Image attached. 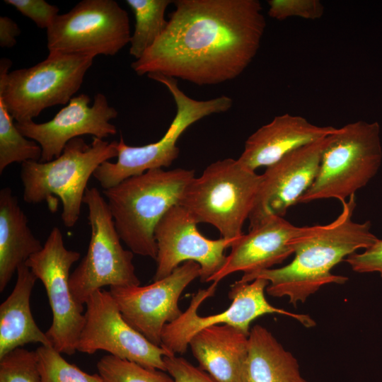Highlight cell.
Returning a JSON list of instances; mask_svg holds the SVG:
<instances>
[{
	"label": "cell",
	"mask_w": 382,
	"mask_h": 382,
	"mask_svg": "<svg viewBox=\"0 0 382 382\" xmlns=\"http://www.w3.org/2000/svg\"><path fill=\"white\" fill-rule=\"evenodd\" d=\"M166 29L131 65L138 76L160 74L199 85L241 75L266 27L257 0H176Z\"/></svg>",
	"instance_id": "1"
},
{
	"label": "cell",
	"mask_w": 382,
	"mask_h": 382,
	"mask_svg": "<svg viewBox=\"0 0 382 382\" xmlns=\"http://www.w3.org/2000/svg\"><path fill=\"white\" fill-rule=\"evenodd\" d=\"M342 211L332 222L308 226L294 243V257L286 265L249 274L240 281L249 282L256 278L269 282L267 293L273 297H288L296 306L304 303L322 286L343 284L348 278L334 274L332 269L349 255L372 245L378 238L371 231L369 221H353L355 195L341 202Z\"/></svg>",
	"instance_id": "2"
},
{
	"label": "cell",
	"mask_w": 382,
	"mask_h": 382,
	"mask_svg": "<svg viewBox=\"0 0 382 382\" xmlns=\"http://www.w3.org/2000/svg\"><path fill=\"white\" fill-rule=\"evenodd\" d=\"M194 178V170L155 168L103 190L115 228L129 250L156 260L155 228L164 214L178 204Z\"/></svg>",
	"instance_id": "3"
},
{
	"label": "cell",
	"mask_w": 382,
	"mask_h": 382,
	"mask_svg": "<svg viewBox=\"0 0 382 382\" xmlns=\"http://www.w3.org/2000/svg\"><path fill=\"white\" fill-rule=\"evenodd\" d=\"M117 143L93 137L90 144L81 137L70 140L57 158L48 161L21 163L20 176L23 200L46 202L54 212L56 196L62 203V220L66 227L79 220L81 204L91 175L103 163L117 156Z\"/></svg>",
	"instance_id": "4"
},
{
	"label": "cell",
	"mask_w": 382,
	"mask_h": 382,
	"mask_svg": "<svg viewBox=\"0 0 382 382\" xmlns=\"http://www.w3.org/2000/svg\"><path fill=\"white\" fill-rule=\"evenodd\" d=\"M261 175L238 159L225 158L209 165L184 190L178 204L197 223L214 226L221 237L236 240L253 209Z\"/></svg>",
	"instance_id": "5"
},
{
	"label": "cell",
	"mask_w": 382,
	"mask_h": 382,
	"mask_svg": "<svg viewBox=\"0 0 382 382\" xmlns=\"http://www.w3.org/2000/svg\"><path fill=\"white\" fill-rule=\"evenodd\" d=\"M94 57L49 52L40 63L9 71L0 60V98L16 122L33 120L47 108L66 105L81 88Z\"/></svg>",
	"instance_id": "6"
},
{
	"label": "cell",
	"mask_w": 382,
	"mask_h": 382,
	"mask_svg": "<svg viewBox=\"0 0 382 382\" xmlns=\"http://www.w3.org/2000/svg\"><path fill=\"white\" fill-rule=\"evenodd\" d=\"M381 162L377 122L360 120L337 128L323 153L313 184L298 203L333 198L345 202L369 183Z\"/></svg>",
	"instance_id": "7"
},
{
	"label": "cell",
	"mask_w": 382,
	"mask_h": 382,
	"mask_svg": "<svg viewBox=\"0 0 382 382\" xmlns=\"http://www.w3.org/2000/svg\"><path fill=\"white\" fill-rule=\"evenodd\" d=\"M147 76L163 84L170 91L176 104V115L164 135L154 143L131 146L125 144L120 135L117 161L103 163L93 175L104 190L149 170L170 166L179 155L177 141L190 125L210 115L226 112L232 107L233 101L228 96L195 100L179 88L176 79L160 74Z\"/></svg>",
	"instance_id": "8"
},
{
	"label": "cell",
	"mask_w": 382,
	"mask_h": 382,
	"mask_svg": "<svg viewBox=\"0 0 382 382\" xmlns=\"http://www.w3.org/2000/svg\"><path fill=\"white\" fill-rule=\"evenodd\" d=\"M83 202L88 207L91 239L86 255L69 278L72 296L81 308L105 286L140 285L132 262L134 253L122 247L107 201L93 187L86 189Z\"/></svg>",
	"instance_id": "9"
},
{
	"label": "cell",
	"mask_w": 382,
	"mask_h": 382,
	"mask_svg": "<svg viewBox=\"0 0 382 382\" xmlns=\"http://www.w3.org/2000/svg\"><path fill=\"white\" fill-rule=\"evenodd\" d=\"M217 285L218 283L212 282L207 289L198 290L186 311L175 320L165 325L161 334V347L172 355L183 354L197 332L213 325H231L249 335L250 323L265 314L284 315L296 320L306 328L316 325L308 315L289 312L271 305L265 296L269 282L263 278H256L249 282H235L228 291L232 303L227 309L212 316H199V306L214 296Z\"/></svg>",
	"instance_id": "10"
},
{
	"label": "cell",
	"mask_w": 382,
	"mask_h": 382,
	"mask_svg": "<svg viewBox=\"0 0 382 382\" xmlns=\"http://www.w3.org/2000/svg\"><path fill=\"white\" fill-rule=\"evenodd\" d=\"M127 11L114 0H83L47 29L49 52L113 56L130 42Z\"/></svg>",
	"instance_id": "11"
},
{
	"label": "cell",
	"mask_w": 382,
	"mask_h": 382,
	"mask_svg": "<svg viewBox=\"0 0 382 382\" xmlns=\"http://www.w3.org/2000/svg\"><path fill=\"white\" fill-rule=\"evenodd\" d=\"M80 256L65 247L62 231L55 226L42 248L25 262L47 292L52 321L46 335L56 350L67 355L76 352L85 321L83 308L74 301L69 286L70 269Z\"/></svg>",
	"instance_id": "12"
},
{
	"label": "cell",
	"mask_w": 382,
	"mask_h": 382,
	"mask_svg": "<svg viewBox=\"0 0 382 382\" xmlns=\"http://www.w3.org/2000/svg\"><path fill=\"white\" fill-rule=\"evenodd\" d=\"M85 305V321L76 351L92 354L103 350L144 367L166 371L164 357L173 355L125 321L109 291L94 292Z\"/></svg>",
	"instance_id": "13"
},
{
	"label": "cell",
	"mask_w": 382,
	"mask_h": 382,
	"mask_svg": "<svg viewBox=\"0 0 382 382\" xmlns=\"http://www.w3.org/2000/svg\"><path fill=\"white\" fill-rule=\"evenodd\" d=\"M199 277V265L187 261L151 284L110 287L109 291L125 321L149 342L161 346L165 325L183 313L178 305L180 295Z\"/></svg>",
	"instance_id": "14"
},
{
	"label": "cell",
	"mask_w": 382,
	"mask_h": 382,
	"mask_svg": "<svg viewBox=\"0 0 382 382\" xmlns=\"http://www.w3.org/2000/svg\"><path fill=\"white\" fill-rule=\"evenodd\" d=\"M197 224L180 204L173 206L161 219L154 230L157 255L154 281L168 276L187 261L199 265L202 282H208L221 268L226 257L225 251L236 240L209 239L199 232Z\"/></svg>",
	"instance_id": "15"
},
{
	"label": "cell",
	"mask_w": 382,
	"mask_h": 382,
	"mask_svg": "<svg viewBox=\"0 0 382 382\" xmlns=\"http://www.w3.org/2000/svg\"><path fill=\"white\" fill-rule=\"evenodd\" d=\"M331 135L299 148L267 167L248 218L249 229L270 216L283 217L298 203L317 175Z\"/></svg>",
	"instance_id": "16"
},
{
	"label": "cell",
	"mask_w": 382,
	"mask_h": 382,
	"mask_svg": "<svg viewBox=\"0 0 382 382\" xmlns=\"http://www.w3.org/2000/svg\"><path fill=\"white\" fill-rule=\"evenodd\" d=\"M91 98L85 93L73 97L54 117L43 123L33 120L15 122L21 133L36 141L42 149L39 161L48 162L61 155L71 139L90 134L103 139L117 133L116 127L110 122L117 117V110L110 106L105 95Z\"/></svg>",
	"instance_id": "17"
},
{
	"label": "cell",
	"mask_w": 382,
	"mask_h": 382,
	"mask_svg": "<svg viewBox=\"0 0 382 382\" xmlns=\"http://www.w3.org/2000/svg\"><path fill=\"white\" fill-rule=\"evenodd\" d=\"M307 228L294 226L281 216L264 219L233 243L223 266L208 282L219 283L235 272L253 273L282 263L294 254L295 241Z\"/></svg>",
	"instance_id": "18"
},
{
	"label": "cell",
	"mask_w": 382,
	"mask_h": 382,
	"mask_svg": "<svg viewBox=\"0 0 382 382\" xmlns=\"http://www.w3.org/2000/svg\"><path fill=\"white\" fill-rule=\"evenodd\" d=\"M337 129L332 126L315 125L299 115L276 116L247 139L238 161L246 168L255 171L260 167L276 163L299 148L334 134Z\"/></svg>",
	"instance_id": "19"
},
{
	"label": "cell",
	"mask_w": 382,
	"mask_h": 382,
	"mask_svg": "<svg viewBox=\"0 0 382 382\" xmlns=\"http://www.w3.org/2000/svg\"><path fill=\"white\" fill-rule=\"evenodd\" d=\"M199 367L217 382H244L248 335L228 325L197 332L188 345Z\"/></svg>",
	"instance_id": "20"
},
{
	"label": "cell",
	"mask_w": 382,
	"mask_h": 382,
	"mask_svg": "<svg viewBox=\"0 0 382 382\" xmlns=\"http://www.w3.org/2000/svg\"><path fill=\"white\" fill-rule=\"evenodd\" d=\"M16 273L13 291L0 305V359L28 343L52 346L31 313L30 300L37 279L25 263L18 267Z\"/></svg>",
	"instance_id": "21"
},
{
	"label": "cell",
	"mask_w": 382,
	"mask_h": 382,
	"mask_svg": "<svg viewBox=\"0 0 382 382\" xmlns=\"http://www.w3.org/2000/svg\"><path fill=\"white\" fill-rule=\"evenodd\" d=\"M10 187L0 190V292L20 265L42 248Z\"/></svg>",
	"instance_id": "22"
},
{
	"label": "cell",
	"mask_w": 382,
	"mask_h": 382,
	"mask_svg": "<svg viewBox=\"0 0 382 382\" xmlns=\"http://www.w3.org/2000/svg\"><path fill=\"white\" fill-rule=\"evenodd\" d=\"M244 382H308L295 357L266 328L255 325L248 335Z\"/></svg>",
	"instance_id": "23"
},
{
	"label": "cell",
	"mask_w": 382,
	"mask_h": 382,
	"mask_svg": "<svg viewBox=\"0 0 382 382\" xmlns=\"http://www.w3.org/2000/svg\"><path fill=\"white\" fill-rule=\"evenodd\" d=\"M170 0H127L135 17V25L130 39L129 54L139 59L166 29L165 18Z\"/></svg>",
	"instance_id": "24"
},
{
	"label": "cell",
	"mask_w": 382,
	"mask_h": 382,
	"mask_svg": "<svg viewBox=\"0 0 382 382\" xmlns=\"http://www.w3.org/2000/svg\"><path fill=\"white\" fill-rule=\"evenodd\" d=\"M3 100L0 98V173L13 163L40 161V146L23 135L16 126Z\"/></svg>",
	"instance_id": "25"
},
{
	"label": "cell",
	"mask_w": 382,
	"mask_h": 382,
	"mask_svg": "<svg viewBox=\"0 0 382 382\" xmlns=\"http://www.w3.org/2000/svg\"><path fill=\"white\" fill-rule=\"evenodd\" d=\"M41 382H105L98 374H89L66 361L52 346L35 350Z\"/></svg>",
	"instance_id": "26"
},
{
	"label": "cell",
	"mask_w": 382,
	"mask_h": 382,
	"mask_svg": "<svg viewBox=\"0 0 382 382\" xmlns=\"http://www.w3.org/2000/svg\"><path fill=\"white\" fill-rule=\"evenodd\" d=\"M97 369L105 382H173L166 371L146 368L110 354L98 361Z\"/></svg>",
	"instance_id": "27"
},
{
	"label": "cell",
	"mask_w": 382,
	"mask_h": 382,
	"mask_svg": "<svg viewBox=\"0 0 382 382\" xmlns=\"http://www.w3.org/2000/svg\"><path fill=\"white\" fill-rule=\"evenodd\" d=\"M0 382H41L35 351L20 347L1 359Z\"/></svg>",
	"instance_id": "28"
},
{
	"label": "cell",
	"mask_w": 382,
	"mask_h": 382,
	"mask_svg": "<svg viewBox=\"0 0 382 382\" xmlns=\"http://www.w3.org/2000/svg\"><path fill=\"white\" fill-rule=\"evenodd\" d=\"M267 4L268 15L279 21L292 17L317 20L324 13L323 4L319 0H269Z\"/></svg>",
	"instance_id": "29"
},
{
	"label": "cell",
	"mask_w": 382,
	"mask_h": 382,
	"mask_svg": "<svg viewBox=\"0 0 382 382\" xmlns=\"http://www.w3.org/2000/svg\"><path fill=\"white\" fill-rule=\"evenodd\" d=\"M4 2L16 8L40 28L47 29L59 15V8L45 0H4Z\"/></svg>",
	"instance_id": "30"
},
{
	"label": "cell",
	"mask_w": 382,
	"mask_h": 382,
	"mask_svg": "<svg viewBox=\"0 0 382 382\" xmlns=\"http://www.w3.org/2000/svg\"><path fill=\"white\" fill-rule=\"evenodd\" d=\"M166 371L173 382H217L209 374L182 357L165 356Z\"/></svg>",
	"instance_id": "31"
},
{
	"label": "cell",
	"mask_w": 382,
	"mask_h": 382,
	"mask_svg": "<svg viewBox=\"0 0 382 382\" xmlns=\"http://www.w3.org/2000/svg\"><path fill=\"white\" fill-rule=\"evenodd\" d=\"M358 273H379L382 277V239H378L362 253H354L345 260Z\"/></svg>",
	"instance_id": "32"
},
{
	"label": "cell",
	"mask_w": 382,
	"mask_h": 382,
	"mask_svg": "<svg viewBox=\"0 0 382 382\" xmlns=\"http://www.w3.org/2000/svg\"><path fill=\"white\" fill-rule=\"evenodd\" d=\"M21 30L17 23L7 16L0 17V46L11 48L16 44Z\"/></svg>",
	"instance_id": "33"
}]
</instances>
